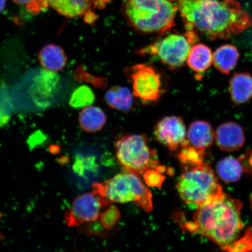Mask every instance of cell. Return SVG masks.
I'll use <instances>...</instances> for the list:
<instances>
[{"label": "cell", "instance_id": "obj_5", "mask_svg": "<svg viewBox=\"0 0 252 252\" xmlns=\"http://www.w3.org/2000/svg\"><path fill=\"white\" fill-rule=\"evenodd\" d=\"M93 188L110 203L133 202L147 212L153 209L152 194L137 173L124 171Z\"/></svg>", "mask_w": 252, "mask_h": 252}, {"label": "cell", "instance_id": "obj_16", "mask_svg": "<svg viewBox=\"0 0 252 252\" xmlns=\"http://www.w3.org/2000/svg\"><path fill=\"white\" fill-rule=\"evenodd\" d=\"M38 59L44 69L52 72L63 70L68 61L64 50L54 44L43 47L39 53Z\"/></svg>", "mask_w": 252, "mask_h": 252}, {"label": "cell", "instance_id": "obj_8", "mask_svg": "<svg viewBox=\"0 0 252 252\" xmlns=\"http://www.w3.org/2000/svg\"><path fill=\"white\" fill-rule=\"evenodd\" d=\"M135 97L145 103H156L161 97L164 88L161 74L153 65L137 64L125 69Z\"/></svg>", "mask_w": 252, "mask_h": 252}, {"label": "cell", "instance_id": "obj_15", "mask_svg": "<svg viewBox=\"0 0 252 252\" xmlns=\"http://www.w3.org/2000/svg\"><path fill=\"white\" fill-rule=\"evenodd\" d=\"M229 93L236 105L244 103L252 97V76L248 72L233 75L229 82Z\"/></svg>", "mask_w": 252, "mask_h": 252}, {"label": "cell", "instance_id": "obj_12", "mask_svg": "<svg viewBox=\"0 0 252 252\" xmlns=\"http://www.w3.org/2000/svg\"><path fill=\"white\" fill-rule=\"evenodd\" d=\"M217 146L226 152H232L244 146L245 136L243 128L235 122H229L220 125L215 133Z\"/></svg>", "mask_w": 252, "mask_h": 252}, {"label": "cell", "instance_id": "obj_10", "mask_svg": "<svg viewBox=\"0 0 252 252\" xmlns=\"http://www.w3.org/2000/svg\"><path fill=\"white\" fill-rule=\"evenodd\" d=\"M154 137L171 151H175L187 144V128L184 120L176 116L160 119L154 127Z\"/></svg>", "mask_w": 252, "mask_h": 252}, {"label": "cell", "instance_id": "obj_22", "mask_svg": "<svg viewBox=\"0 0 252 252\" xmlns=\"http://www.w3.org/2000/svg\"><path fill=\"white\" fill-rule=\"evenodd\" d=\"M95 96L92 90L87 86H82L72 93L69 103L72 108H86L92 105Z\"/></svg>", "mask_w": 252, "mask_h": 252}, {"label": "cell", "instance_id": "obj_7", "mask_svg": "<svg viewBox=\"0 0 252 252\" xmlns=\"http://www.w3.org/2000/svg\"><path fill=\"white\" fill-rule=\"evenodd\" d=\"M194 44L186 34H171L164 38L138 50L141 56H155L171 70L185 64Z\"/></svg>", "mask_w": 252, "mask_h": 252}, {"label": "cell", "instance_id": "obj_1", "mask_svg": "<svg viewBox=\"0 0 252 252\" xmlns=\"http://www.w3.org/2000/svg\"><path fill=\"white\" fill-rule=\"evenodd\" d=\"M177 6L186 30L212 40L227 39L252 23L236 0H179Z\"/></svg>", "mask_w": 252, "mask_h": 252}, {"label": "cell", "instance_id": "obj_25", "mask_svg": "<svg viewBox=\"0 0 252 252\" xmlns=\"http://www.w3.org/2000/svg\"><path fill=\"white\" fill-rule=\"evenodd\" d=\"M146 173L144 177L148 185L158 187L162 184L163 177L159 174V172L150 169L146 171Z\"/></svg>", "mask_w": 252, "mask_h": 252}, {"label": "cell", "instance_id": "obj_23", "mask_svg": "<svg viewBox=\"0 0 252 252\" xmlns=\"http://www.w3.org/2000/svg\"><path fill=\"white\" fill-rule=\"evenodd\" d=\"M16 4L26 5L27 8L31 13L36 14L48 7L45 0H12Z\"/></svg>", "mask_w": 252, "mask_h": 252}, {"label": "cell", "instance_id": "obj_6", "mask_svg": "<svg viewBox=\"0 0 252 252\" xmlns=\"http://www.w3.org/2000/svg\"><path fill=\"white\" fill-rule=\"evenodd\" d=\"M116 154L123 171L141 174L156 167V151L150 146L145 134L124 135L116 141Z\"/></svg>", "mask_w": 252, "mask_h": 252}, {"label": "cell", "instance_id": "obj_4", "mask_svg": "<svg viewBox=\"0 0 252 252\" xmlns=\"http://www.w3.org/2000/svg\"><path fill=\"white\" fill-rule=\"evenodd\" d=\"M183 167L184 171L176 188L182 200L189 207L197 209L224 194L212 168L206 163Z\"/></svg>", "mask_w": 252, "mask_h": 252}, {"label": "cell", "instance_id": "obj_26", "mask_svg": "<svg viewBox=\"0 0 252 252\" xmlns=\"http://www.w3.org/2000/svg\"><path fill=\"white\" fill-rule=\"evenodd\" d=\"M115 213H116V211L113 210L112 208H110L108 211L102 213L100 218H101L102 224L105 227H110L116 221V214Z\"/></svg>", "mask_w": 252, "mask_h": 252}, {"label": "cell", "instance_id": "obj_27", "mask_svg": "<svg viewBox=\"0 0 252 252\" xmlns=\"http://www.w3.org/2000/svg\"><path fill=\"white\" fill-rule=\"evenodd\" d=\"M7 0H0V13L4 10Z\"/></svg>", "mask_w": 252, "mask_h": 252}, {"label": "cell", "instance_id": "obj_21", "mask_svg": "<svg viewBox=\"0 0 252 252\" xmlns=\"http://www.w3.org/2000/svg\"><path fill=\"white\" fill-rule=\"evenodd\" d=\"M245 160L244 156L239 158L226 157L217 165V172L220 178L225 182H234L241 178L245 172Z\"/></svg>", "mask_w": 252, "mask_h": 252}, {"label": "cell", "instance_id": "obj_9", "mask_svg": "<svg viewBox=\"0 0 252 252\" xmlns=\"http://www.w3.org/2000/svg\"><path fill=\"white\" fill-rule=\"evenodd\" d=\"M110 203L94 189L91 193L78 196L73 201L70 209L65 212L64 220L69 227L95 221L100 211Z\"/></svg>", "mask_w": 252, "mask_h": 252}, {"label": "cell", "instance_id": "obj_18", "mask_svg": "<svg viewBox=\"0 0 252 252\" xmlns=\"http://www.w3.org/2000/svg\"><path fill=\"white\" fill-rule=\"evenodd\" d=\"M213 54L209 46L198 43L191 47L189 52L187 64L198 74L206 71L213 64Z\"/></svg>", "mask_w": 252, "mask_h": 252}, {"label": "cell", "instance_id": "obj_3", "mask_svg": "<svg viewBox=\"0 0 252 252\" xmlns=\"http://www.w3.org/2000/svg\"><path fill=\"white\" fill-rule=\"evenodd\" d=\"M123 10L135 30L163 35L174 26L178 9L171 0H125Z\"/></svg>", "mask_w": 252, "mask_h": 252}, {"label": "cell", "instance_id": "obj_17", "mask_svg": "<svg viewBox=\"0 0 252 252\" xmlns=\"http://www.w3.org/2000/svg\"><path fill=\"white\" fill-rule=\"evenodd\" d=\"M133 94L128 88L115 86L107 91L105 102L110 108L122 112H130L133 108Z\"/></svg>", "mask_w": 252, "mask_h": 252}, {"label": "cell", "instance_id": "obj_19", "mask_svg": "<svg viewBox=\"0 0 252 252\" xmlns=\"http://www.w3.org/2000/svg\"><path fill=\"white\" fill-rule=\"evenodd\" d=\"M239 58L238 50L235 46L225 45L213 53V64L217 70L228 75L237 64Z\"/></svg>", "mask_w": 252, "mask_h": 252}, {"label": "cell", "instance_id": "obj_2", "mask_svg": "<svg viewBox=\"0 0 252 252\" xmlns=\"http://www.w3.org/2000/svg\"><path fill=\"white\" fill-rule=\"evenodd\" d=\"M242 203L223 194L198 207L193 222L187 224L191 231L210 239L223 249L228 248L241 234L243 223Z\"/></svg>", "mask_w": 252, "mask_h": 252}, {"label": "cell", "instance_id": "obj_24", "mask_svg": "<svg viewBox=\"0 0 252 252\" xmlns=\"http://www.w3.org/2000/svg\"><path fill=\"white\" fill-rule=\"evenodd\" d=\"M75 76L79 77V79L84 77L81 81H86L94 85V86L99 88H103L106 86L107 80L104 78H97L91 75L84 70H82L81 67H79L75 72Z\"/></svg>", "mask_w": 252, "mask_h": 252}, {"label": "cell", "instance_id": "obj_13", "mask_svg": "<svg viewBox=\"0 0 252 252\" xmlns=\"http://www.w3.org/2000/svg\"><path fill=\"white\" fill-rule=\"evenodd\" d=\"M59 80V77L54 72L40 71L34 78L31 89L34 101L38 105H46L58 91Z\"/></svg>", "mask_w": 252, "mask_h": 252}, {"label": "cell", "instance_id": "obj_14", "mask_svg": "<svg viewBox=\"0 0 252 252\" xmlns=\"http://www.w3.org/2000/svg\"><path fill=\"white\" fill-rule=\"evenodd\" d=\"M215 138V133L212 125L204 121L192 122L189 126L187 139L189 144L201 152L212 146Z\"/></svg>", "mask_w": 252, "mask_h": 252}, {"label": "cell", "instance_id": "obj_11", "mask_svg": "<svg viewBox=\"0 0 252 252\" xmlns=\"http://www.w3.org/2000/svg\"><path fill=\"white\" fill-rule=\"evenodd\" d=\"M50 7L67 17H84L86 23H94L97 16L92 11L95 0H45Z\"/></svg>", "mask_w": 252, "mask_h": 252}, {"label": "cell", "instance_id": "obj_20", "mask_svg": "<svg viewBox=\"0 0 252 252\" xmlns=\"http://www.w3.org/2000/svg\"><path fill=\"white\" fill-rule=\"evenodd\" d=\"M106 122L105 112L97 106L86 107L82 110L79 115V123L81 128L89 133L101 130Z\"/></svg>", "mask_w": 252, "mask_h": 252}]
</instances>
